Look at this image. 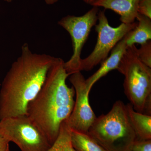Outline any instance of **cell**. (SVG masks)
<instances>
[{
  "label": "cell",
  "instance_id": "cell-17",
  "mask_svg": "<svg viewBox=\"0 0 151 151\" xmlns=\"http://www.w3.org/2000/svg\"><path fill=\"white\" fill-rule=\"evenodd\" d=\"M138 12L151 19V0H140L138 5Z\"/></svg>",
  "mask_w": 151,
  "mask_h": 151
},
{
  "label": "cell",
  "instance_id": "cell-4",
  "mask_svg": "<svg viewBox=\"0 0 151 151\" xmlns=\"http://www.w3.org/2000/svg\"><path fill=\"white\" fill-rule=\"evenodd\" d=\"M136 49L127 47L117 70L125 76L124 92L134 110L151 115V68L140 60Z\"/></svg>",
  "mask_w": 151,
  "mask_h": 151
},
{
  "label": "cell",
  "instance_id": "cell-13",
  "mask_svg": "<svg viewBox=\"0 0 151 151\" xmlns=\"http://www.w3.org/2000/svg\"><path fill=\"white\" fill-rule=\"evenodd\" d=\"M71 142L76 151H107L87 133L71 130Z\"/></svg>",
  "mask_w": 151,
  "mask_h": 151
},
{
  "label": "cell",
  "instance_id": "cell-18",
  "mask_svg": "<svg viewBox=\"0 0 151 151\" xmlns=\"http://www.w3.org/2000/svg\"><path fill=\"white\" fill-rule=\"evenodd\" d=\"M9 142L0 132V151H6L9 146Z\"/></svg>",
  "mask_w": 151,
  "mask_h": 151
},
{
  "label": "cell",
  "instance_id": "cell-14",
  "mask_svg": "<svg viewBox=\"0 0 151 151\" xmlns=\"http://www.w3.org/2000/svg\"><path fill=\"white\" fill-rule=\"evenodd\" d=\"M71 131L65 121L60 126L58 137L46 151H76L71 142Z\"/></svg>",
  "mask_w": 151,
  "mask_h": 151
},
{
  "label": "cell",
  "instance_id": "cell-1",
  "mask_svg": "<svg viewBox=\"0 0 151 151\" xmlns=\"http://www.w3.org/2000/svg\"><path fill=\"white\" fill-rule=\"evenodd\" d=\"M56 58L33 53L27 43L12 64L0 90V121L9 117L27 115L30 102L34 99L45 81Z\"/></svg>",
  "mask_w": 151,
  "mask_h": 151
},
{
  "label": "cell",
  "instance_id": "cell-10",
  "mask_svg": "<svg viewBox=\"0 0 151 151\" xmlns=\"http://www.w3.org/2000/svg\"><path fill=\"white\" fill-rule=\"evenodd\" d=\"M140 0H95L92 6L103 7L113 11L120 16V21L124 24L134 22L137 16L138 5Z\"/></svg>",
  "mask_w": 151,
  "mask_h": 151
},
{
  "label": "cell",
  "instance_id": "cell-22",
  "mask_svg": "<svg viewBox=\"0 0 151 151\" xmlns=\"http://www.w3.org/2000/svg\"><path fill=\"white\" fill-rule=\"evenodd\" d=\"M6 151H10L9 150V147L6 150Z\"/></svg>",
  "mask_w": 151,
  "mask_h": 151
},
{
  "label": "cell",
  "instance_id": "cell-5",
  "mask_svg": "<svg viewBox=\"0 0 151 151\" xmlns=\"http://www.w3.org/2000/svg\"><path fill=\"white\" fill-rule=\"evenodd\" d=\"M0 132L21 151H46L51 146L43 132L27 115L1 120Z\"/></svg>",
  "mask_w": 151,
  "mask_h": 151
},
{
  "label": "cell",
  "instance_id": "cell-20",
  "mask_svg": "<svg viewBox=\"0 0 151 151\" xmlns=\"http://www.w3.org/2000/svg\"><path fill=\"white\" fill-rule=\"evenodd\" d=\"M95 0H83V1L86 3V4H91L92 2Z\"/></svg>",
  "mask_w": 151,
  "mask_h": 151
},
{
  "label": "cell",
  "instance_id": "cell-16",
  "mask_svg": "<svg viewBox=\"0 0 151 151\" xmlns=\"http://www.w3.org/2000/svg\"><path fill=\"white\" fill-rule=\"evenodd\" d=\"M130 151H151V139L135 140Z\"/></svg>",
  "mask_w": 151,
  "mask_h": 151
},
{
  "label": "cell",
  "instance_id": "cell-8",
  "mask_svg": "<svg viewBox=\"0 0 151 151\" xmlns=\"http://www.w3.org/2000/svg\"><path fill=\"white\" fill-rule=\"evenodd\" d=\"M69 80L75 90L76 99L73 111L65 122L71 130L87 134L97 117L89 104V92L86 89L85 78L78 71L70 75Z\"/></svg>",
  "mask_w": 151,
  "mask_h": 151
},
{
  "label": "cell",
  "instance_id": "cell-2",
  "mask_svg": "<svg viewBox=\"0 0 151 151\" xmlns=\"http://www.w3.org/2000/svg\"><path fill=\"white\" fill-rule=\"evenodd\" d=\"M64 63L56 58L40 90L27 109V116L43 132L51 145L58 137L61 124L71 114L75 103L74 88L66 84L69 75Z\"/></svg>",
  "mask_w": 151,
  "mask_h": 151
},
{
  "label": "cell",
  "instance_id": "cell-21",
  "mask_svg": "<svg viewBox=\"0 0 151 151\" xmlns=\"http://www.w3.org/2000/svg\"><path fill=\"white\" fill-rule=\"evenodd\" d=\"M4 1L7 3H11L13 1H14V0H4Z\"/></svg>",
  "mask_w": 151,
  "mask_h": 151
},
{
  "label": "cell",
  "instance_id": "cell-7",
  "mask_svg": "<svg viewBox=\"0 0 151 151\" xmlns=\"http://www.w3.org/2000/svg\"><path fill=\"white\" fill-rule=\"evenodd\" d=\"M99 11V8L93 6L83 15L66 16L58 22V24L69 34L72 41L73 54L64 63V68L69 76L81 71V51L91 29L97 24Z\"/></svg>",
  "mask_w": 151,
  "mask_h": 151
},
{
  "label": "cell",
  "instance_id": "cell-3",
  "mask_svg": "<svg viewBox=\"0 0 151 151\" xmlns=\"http://www.w3.org/2000/svg\"><path fill=\"white\" fill-rule=\"evenodd\" d=\"M87 134L107 151H130L136 139L126 105L121 100L107 114L96 118Z\"/></svg>",
  "mask_w": 151,
  "mask_h": 151
},
{
  "label": "cell",
  "instance_id": "cell-6",
  "mask_svg": "<svg viewBox=\"0 0 151 151\" xmlns=\"http://www.w3.org/2000/svg\"><path fill=\"white\" fill-rule=\"evenodd\" d=\"M98 24L95 25L97 33V43L93 51L89 56L81 59V71H89L103 62L116 44L131 30L136 26L137 23H122L116 27L111 26L105 15V11L99 10L97 14Z\"/></svg>",
  "mask_w": 151,
  "mask_h": 151
},
{
  "label": "cell",
  "instance_id": "cell-11",
  "mask_svg": "<svg viewBox=\"0 0 151 151\" xmlns=\"http://www.w3.org/2000/svg\"><path fill=\"white\" fill-rule=\"evenodd\" d=\"M130 123L136 136V139H151V115L135 111L131 104L126 105Z\"/></svg>",
  "mask_w": 151,
  "mask_h": 151
},
{
  "label": "cell",
  "instance_id": "cell-19",
  "mask_svg": "<svg viewBox=\"0 0 151 151\" xmlns=\"http://www.w3.org/2000/svg\"><path fill=\"white\" fill-rule=\"evenodd\" d=\"M47 5H52L57 2L59 0H44Z\"/></svg>",
  "mask_w": 151,
  "mask_h": 151
},
{
  "label": "cell",
  "instance_id": "cell-12",
  "mask_svg": "<svg viewBox=\"0 0 151 151\" xmlns=\"http://www.w3.org/2000/svg\"><path fill=\"white\" fill-rule=\"evenodd\" d=\"M137 25L125 36L127 47L142 45L151 39V19L138 13Z\"/></svg>",
  "mask_w": 151,
  "mask_h": 151
},
{
  "label": "cell",
  "instance_id": "cell-15",
  "mask_svg": "<svg viewBox=\"0 0 151 151\" xmlns=\"http://www.w3.org/2000/svg\"><path fill=\"white\" fill-rule=\"evenodd\" d=\"M136 51L141 61L151 68V41L141 45L139 49L137 47Z\"/></svg>",
  "mask_w": 151,
  "mask_h": 151
},
{
  "label": "cell",
  "instance_id": "cell-9",
  "mask_svg": "<svg viewBox=\"0 0 151 151\" xmlns=\"http://www.w3.org/2000/svg\"><path fill=\"white\" fill-rule=\"evenodd\" d=\"M127 47L125 36L111 50L110 56L103 62L100 68L91 76L85 79V85L88 92H90L94 84L109 72L117 69Z\"/></svg>",
  "mask_w": 151,
  "mask_h": 151
}]
</instances>
